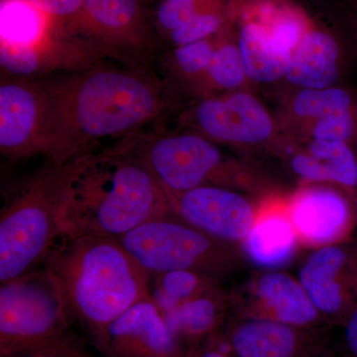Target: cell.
Segmentation results:
<instances>
[{"label": "cell", "mask_w": 357, "mask_h": 357, "mask_svg": "<svg viewBox=\"0 0 357 357\" xmlns=\"http://www.w3.org/2000/svg\"><path fill=\"white\" fill-rule=\"evenodd\" d=\"M42 88L39 152L57 166L91 152L103 140L133 133L163 105L155 79L129 70L98 68Z\"/></svg>", "instance_id": "6da1fadb"}, {"label": "cell", "mask_w": 357, "mask_h": 357, "mask_svg": "<svg viewBox=\"0 0 357 357\" xmlns=\"http://www.w3.org/2000/svg\"><path fill=\"white\" fill-rule=\"evenodd\" d=\"M170 213L165 190L130 145L89 152L65 164V237L119 239Z\"/></svg>", "instance_id": "7a4b0ae2"}, {"label": "cell", "mask_w": 357, "mask_h": 357, "mask_svg": "<svg viewBox=\"0 0 357 357\" xmlns=\"http://www.w3.org/2000/svg\"><path fill=\"white\" fill-rule=\"evenodd\" d=\"M44 268L57 282L70 318L95 333L151 298V276L116 238L63 236Z\"/></svg>", "instance_id": "3957f363"}, {"label": "cell", "mask_w": 357, "mask_h": 357, "mask_svg": "<svg viewBox=\"0 0 357 357\" xmlns=\"http://www.w3.org/2000/svg\"><path fill=\"white\" fill-rule=\"evenodd\" d=\"M65 165H53L9 199L0 215V282L36 269L64 236Z\"/></svg>", "instance_id": "277c9868"}, {"label": "cell", "mask_w": 357, "mask_h": 357, "mask_svg": "<svg viewBox=\"0 0 357 357\" xmlns=\"http://www.w3.org/2000/svg\"><path fill=\"white\" fill-rule=\"evenodd\" d=\"M69 319L57 282L45 268L1 283V356H35L56 347L64 342Z\"/></svg>", "instance_id": "5b68a950"}, {"label": "cell", "mask_w": 357, "mask_h": 357, "mask_svg": "<svg viewBox=\"0 0 357 357\" xmlns=\"http://www.w3.org/2000/svg\"><path fill=\"white\" fill-rule=\"evenodd\" d=\"M119 241L151 277L177 270L204 276L222 274L236 262L227 243L204 234L174 213L138 225Z\"/></svg>", "instance_id": "8992f818"}, {"label": "cell", "mask_w": 357, "mask_h": 357, "mask_svg": "<svg viewBox=\"0 0 357 357\" xmlns=\"http://www.w3.org/2000/svg\"><path fill=\"white\" fill-rule=\"evenodd\" d=\"M171 192H185L208 185L220 173L222 155L215 145L192 134L167 136L134 149Z\"/></svg>", "instance_id": "52a82bcc"}, {"label": "cell", "mask_w": 357, "mask_h": 357, "mask_svg": "<svg viewBox=\"0 0 357 357\" xmlns=\"http://www.w3.org/2000/svg\"><path fill=\"white\" fill-rule=\"evenodd\" d=\"M165 192L176 215L222 243H243L252 229L257 211L238 192L218 185Z\"/></svg>", "instance_id": "ba28073f"}, {"label": "cell", "mask_w": 357, "mask_h": 357, "mask_svg": "<svg viewBox=\"0 0 357 357\" xmlns=\"http://www.w3.org/2000/svg\"><path fill=\"white\" fill-rule=\"evenodd\" d=\"M96 333L112 357H178V340L152 297L133 305Z\"/></svg>", "instance_id": "9c48e42d"}, {"label": "cell", "mask_w": 357, "mask_h": 357, "mask_svg": "<svg viewBox=\"0 0 357 357\" xmlns=\"http://www.w3.org/2000/svg\"><path fill=\"white\" fill-rule=\"evenodd\" d=\"M44 121L42 86L10 82L0 86V149L22 158L39 152Z\"/></svg>", "instance_id": "30bf717a"}, {"label": "cell", "mask_w": 357, "mask_h": 357, "mask_svg": "<svg viewBox=\"0 0 357 357\" xmlns=\"http://www.w3.org/2000/svg\"><path fill=\"white\" fill-rule=\"evenodd\" d=\"M288 208L300 243L305 245H333L351 227V211L347 199L331 188L300 190L288 202Z\"/></svg>", "instance_id": "8fae6325"}, {"label": "cell", "mask_w": 357, "mask_h": 357, "mask_svg": "<svg viewBox=\"0 0 357 357\" xmlns=\"http://www.w3.org/2000/svg\"><path fill=\"white\" fill-rule=\"evenodd\" d=\"M246 318L270 319L285 325L311 330L321 321V312L301 285L279 271L260 274L248 286Z\"/></svg>", "instance_id": "7c38bea8"}, {"label": "cell", "mask_w": 357, "mask_h": 357, "mask_svg": "<svg viewBox=\"0 0 357 357\" xmlns=\"http://www.w3.org/2000/svg\"><path fill=\"white\" fill-rule=\"evenodd\" d=\"M311 330L270 319L244 318L229 335L234 357H325Z\"/></svg>", "instance_id": "4fadbf2b"}, {"label": "cell", "mask_w": 357, "mask_h": 357, "mask_svg": "<svg viewBox=\"0 0 357 357\" xmlns=\"http://www.w3.org/2000/svg\"><path fill=\"white\" fill-rule=\"evenodd\" d=\"M196 121L211 137L227 142H263L273 130L267 110L248 93L204 100L197 107Z\"/></svg>", "instance_id": "5bb4252c"}, {"label": "cell", "mask_w": 357, "mask_h": 357, "mask_svg": "<svg viewBox=\"0 0 357 357\" xmlns=\"http://www.w3.org/2000/svg\"><path fill=\"white\" fill-rule=\"evenodd\" d=\"M300 241L288 202H267L256 213L255 223L243 243V251L253 264L263 269L285 266L296 255Z\"/></svg>", "instance_id": "9a60e30c"}, {"label": "cell", "mask_w": 357, "mask_h": 357, "mask_svg": "<svg viewBox=\"0 0 357 357\" xmlns=\"http://www.w3.org/2000/svg\"><path fill=\"white\" fill-rule=\"evenodd\" d=\"M347 251L333 244L314 250L301 267L298 280L323 317L338 316L347 306Z\"/></svg>", "instance_id": "2e32d148"}, {"label": "cell", "mask_w": 357, "mask_h": 357, "mask_svg": "<svg viewBox=\"0 0 357 357\" xmlns=\"http://www.w3.org/2000/svg\"><path fill=\"white\" fill-rule=\"evenodd\" d=\"M44 13L31 0H3L0 8L1 46L31 53L38 70L56 62L45 40Z\"/></svg>", "instance_id": "e0dca14e"}, {"label": "cell", "mask_w": 357, "mask_h": 357, "mask_svg": "<svg viewBox=\"0 0 357 357\" xmlns=\"http://www.w3.org/2000/svg\"><path fill=\"white\" fill-rule=\"evenodd\" d=\"M337 58L338 47L333 37L309 33L293 54L285 77L304 89L330 88L337 79Z\"/></svg>", "instance_id": "ac0fdd59"}, {"label": "cell", "mask_w": 357, "mask_h": 357, "mask_svg": "<svg viewBox=\"0 0 357 357\" xmlns=\"http://www.w3.org/2000/svg\"><path fill=\"white\" fill-rule=\"evenodd\" d=\"M291 167L309 182H335L347 187L356 185V160L342 141L314 139L307 153L293 157Z\"/></svg>", "instance_id": "d6986e66"}, {"label": "cell", "mask_w": 357, "mask_h": 357, "mask_svg": "<svg viewBox=\"0 0 357 357\" xmlns=\"http://www.w3.org/2000/svg\"><path fill=\"white\" fill-rule=\"evenodd\" d=\"M238 50L246 76L259 83H271L285 76L292 58L279 50L269 33L257 24L243 28Z\"/></svg>", "instance_id": "ffe728a7"}, {"label": "cell", "mask_w": 357, "mask_h": 357, "mask_svg": "<svg viewBox=\"0 0 357 357\" xmlns=\"http://www.w3.org/2000/svg\"><path fill=\"white\" fill-rule=\"evenodd\" d=\"M222 303L211 289L172 311L163 314L174 337H197L206 335L218 325Z\"/></svg>", "instance_id": "44dd1931"}, {"label": "cell", "mask_w": 357, "mask_h": 357, "mask_svg": "<svg viewBox=\"0 0 357 357\" xmlns=\"http://www.w3.org/2000/svg\"><path fill=\"white\" fill-rule=\"evenodd\" d=\"M154 277L155 293L152 299L163 314L210 289L208 281L204 279L210 277L188 270L167 272Z\"/></svg>", "instance_id": "7402d4cb"}, {"label": "cell", "mask_w": 357, "mask_h": 357, "mask_svg": "<svg viewBox=\"0 0 357 357\" xmlns=\"http://www.w3.org/2000/svg\"><path fill=\"white\" fill-rule=\"evenodd\" d=\"M351 96L344 89H304L294 100V110L302 117L321 119L351 110Z\"/></svg>", "instance_id": "603a6c76"}, {"label": "cell", "mask_w": 357, "mask_h": 357, "mask_svg": "<svg viewBox=\"0 0 357 357\" xmlns=\"http://www.w3.org/2000/svg\"><path fill=\"white\" fill-rule=\"evenodd\" d=\"M91 20L112 35L123 34L137 14L136 0H84Z\"/></svg>", "instance_id": "cb8c5ba5"}, {"label": "cell", "mask_w": 357, "mask_h": 357, "mask_svg": "<svg viewBox=\"0 0 357 357\" xmlns=\"http://www.w3.org/2000/svg\"><path fill=\"white\" fill-rule=\"evenodd\" d=\"M206 70L218 86L225 89L236 88L246 76L238 48L232 45H225L213 52Z\"/></svg>", "instance_id": "d4e9b609"}, {"label": "cell", "mask_w": 357, "mask_h": 357, "mask_svg": "<svg viewBox=\"0 0 357 357\" xmlns=\"http://www.w3.org/2000/svg\"><path fill=\"white\" fill-rule=\"evenodd\" d=\"M220 18L211 14H195L194 16L172 31V39L176 44L183 46L202 41L204 37L218 29Z\"/></svg>", "instance_id": "484cf974"}, {"label": "cell", "mask_w": 357, "mask_h": 357, "mask_svg": "<svg viewBox=\"0 0 357 357\" xmlns=\"http://www.w3.org/2000/svg\"><path fill=\"white\" fill-rule=\"evenodd\" d=\"M211 45L208 42H195V43L183 45L175 52L176 62L180 69L187 74H198L206 70L210 64L213 54Z\"/></svg>", "instance_id": "4316f807"}, {"label": "cell", "mask_w": 357, "mask_h": 357, "mask_svg": "<svg viewBox=\"0 0 357 357\" xmlns=\"http://www.w3.org/2000/svg\"><path fill=\"white\" fill-rule=\"evenodd\" d=\"M354 122L351 110L331 115L317 121L314 137L317 140L345 142L354 132Z\"/></svg>", "instance_id": "83f0119b"}, {"label": "cell", "mask_w": 357, "mask_h": 357, "mask_svg": "<svg viewBox=\"0 0 357 357\" xmlns=\"http://www.w3.org/2000/svg\"><path fill=\"white\" fill-rule=\"evenodd\" d=\"M269 35L279 50L293 56L303 40L302 25L295 18L283 17L275 23Z\"/></svg>", "instance_id": "f1b7e54d"}, {"label": "cell", "mask_w": 357, "mask_h": 357, "mask_svg": "<svg viewBox=\"0 0 357 357\" xmlns=\"http://www.w3.org/2000/svg\"><path fill=\"white\" fill-rule=\"evenodd\" d=\"M195 0H165L159 7L158 20L165 29H177L195 15Z\"/></svg>", "instance_id": "f546056e"}, {"label": "cell", "mask_w": 357, "mask_h": 357, "mask_svg": "<svg viewBox=\"0 0 357 357\" xmlns=\"http://www.w3.org/2000/svg\"><path fill=\"white\" fill-rule=\"evenodd\" d=\"M40 10L54 16H68L77 13L84 0H31Z\"/></svg>", "instance_id": "4dcf8cb0"}, {"label": "cell", "mask_w": 357, "mask_h": 357, "mask_svg": "<svg viewBox=\"0 0 357 357\" xmlns=\"http://www.w3.org/2000/svg\"><path fill=\"white\" fill-rule=\"evenodd\" d=\"M345 340L349 351L357 357V309L354 311L347 321L345 328Z\"/></svg>", "instance_id": "1f68e13d"}, {"label": "cell", "mask_w": 357, "mask_h": 357, "mask_svg": "<svg viewBox=\"0 0 357 357\" xmlns=\"http://www.w3.org/2000/svg\"><path fill=\"white\" fill-rule=\"evenodd\" d=\"M34 356L37 357H79L76 354V352L70 351L68 349L65 342H61L56 345V347H51L43 352H40L38 354H35Z\"/></svg>", "instance_id": "d6a6232c"}, {"label": "cell", "mask_w": 357, "mask_h": 357, "mask_svg": "<svg viewBox=\"0 0 357 357\" xmlns=\"http://www.w3.org/2000/svg\"><path fill=\"white\" fill-rule=\"evenodd\" d=\"M201 357H229L227 351H222V349H211L202 354Z\"/></svg>", "instance_id": "836d02e7"}, {"label": "cell", "mask_w": 357, "mask_h": 357, "mask_svg": "<svg viewBox=\"0 0 357 357\" xmlns=\"http://www.w3.org/2000/svg\"><path fill=\"white\" fill-rule=\"evenodd\" d=\"M356 185H357V160H356Z\"/></svg>", "instance_id": "e575fe53"}, {"label": "cell", "mask_w": 357, "mask_h": 357, "mask_svg": "<svg viewBox=\"0 0 357 357\" xmlns=\"http://www.w3.org/2000/svg\"><path fill=\"white\" fill-rule=\"evenodd\" d=\"M33 357H37V356H33Z\"/></svg>", "instance_id": "d590c367"}]
</instances>
